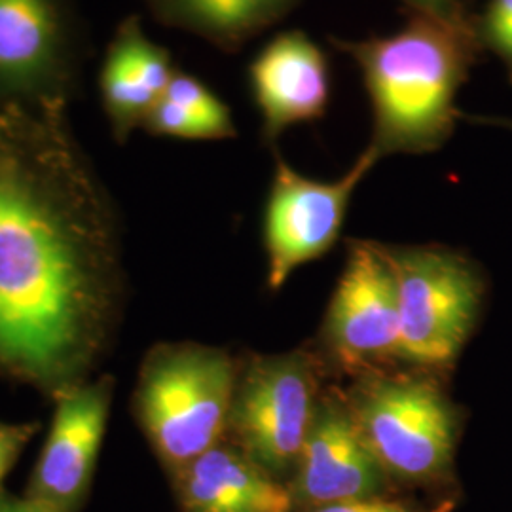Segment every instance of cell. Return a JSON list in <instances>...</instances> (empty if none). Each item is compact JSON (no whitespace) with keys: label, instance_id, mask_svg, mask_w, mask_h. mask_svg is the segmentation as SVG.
Returning a JSON list of instances; mask_svg holds the SVG:
<instances>
[{"label":"cell","instance_id":"cell-10","mask_svg":"<svg viewBox=\"0 0 512 512\" xmlns=\"http://www.w3.org/2000/svg\"><path fill=\"white\" fill-rule=\"evenodd\" d=\"M114 387V376L95 374L52 399L54 414L25 494L57 512H80L107 435Z\"/></svg>","mask_w":512,"mask_h":512},{"label":"cell","instance_id":"cell-4","mask_svg":"<svg viewBox=\"0 0 512 512\" xmlns=\"http://www.w3.org/2000/svg\"><path fill=\"white\" fill-rule=\"evenodd\" d=\"M239 359L198 342L148 349L133 389V416L169 478L226 437Z\"/></svg>","mask_w":512,"mask_h":512},{"label":"cell","instance_id":"cell-3","mask_svg":"<svg viewBox=\"0 0 512 512\" xmlns=\"http://www.w3.org/2000/svg\"><path fill=\"white\" fill-rule=\"evenodd\" d=\"M442 376L393 366L342 387L353 420L393 486L427 490L454 478L463 412Z\"/></svg>","mask_w":512,"mask_h":512},{"label":"cell","instance_id":"cell-16","mask_svg":"<svg viewBox=\"0 0 512 512\" xmlns=\"http://www.w3.org/2000/svg\"><path fill=\"white\" fill-rule=\"evenodd\" d=\"M143 128L156 137L184 139V141H220V139H232L238 135L236 126L220 124L198 110L188 109L165 97H162L160 103L150 110Z\"/></svg>","mask_w":512,"mask_h":512},{"label":"cell","instance_id":"cell-12","mask_svg":"<svg viewBox=\"0 0 512 512\" xmlns=\"http://www.w3.org/2000/svg\"><path fill=\"white\" fill-rule=\"evenodd\" d=\"M249 88L262 118V139L321 120L329 109V57L304 31L272 38L249 65Z\"/></svg>","mask_w":512,"mask_h":512},{"label":"cell","instance_id":"cell-22","mask_svg":"<svg viewBox=\"0 0 512 512\" xmlns=\"http://www.w3.org/2000/svg\"><path fill=\"white\" fill-rule=\"evenodd\" d=\"M484 122H486V124L501 126V128L511 129L512 131V120H509V118H486Z\"/></svg>","mask_w":512,"mask_h":512},{"label":"cell","instance_id":"cell-7","mask_svg":"<svg viewBox=\"0 0 512 512\" xmlns=\"http://www.w3.org/2000/svg\"><path fill=\"white\" fill-rule=\"evenodd\" d=\"M317 353L349 380L399 365V291L384 243L351 241Z\"/></svg>","mask_w":512,"mask_h":512},{"label":"cell","instance_id":"cell-8","mask_svg":"<svg viewBox=\"0 0 512 512\" xmlns=\"http://www.w3.org/2000/svg\"><path fill=\"white\" fill-rule=\"evenodd\" d=\"M380 160V152L368 145L340 179L315 181L275 156L274 179L264 211V247L272 291L281 289L296 268L329 253L340 236L357 186Z\"/></svg>","mask_w":512,"mask_h":512},{"label":"cell","instance_id":"cell-6","mask_svg":"<svg viewBox=\"0 0 512 512\" xmlns=\"http://www.w3.org/2000/svg\"><path fill=\"white\" fill-rule=\"evenodd\" d=\"M329 368L317 349L239 359L224 439L289 484Z\"/></svg>","mask_w":512,"mask_h":512},{"label":"cell","instance_id":"cell-9","mask_svg":"<svg viewBox=\"0 0 512 512\" xmlns=\"http://www.w3.org/2000/svg\"><path fill=\"white\" fill-rule=\"evenodd\" d=\"M80 63L73 0H0V107L71 99Z\"/></svg>","mask_w":512,"mask_h":512},{"label":"cell","instance_id":"cell-23","mask_svg":"<svg viewBox=\"0 0 512 512\" xmlns=\"http://www.w3.org/2000/svg\"><path fill=\"white\" fill-rule=\"evenodd\" d=\"M507 71H509V76H511V80H512V67H511V69H507Z\"/></svg>","mask_w":512,"mask_h":512},{"label":"cell","instance_id":"cell-15","mask_svg":"<svg viewBox=\"0 0 512 512\" xmlns=\"http://www.w3.org/2000/svg\"><path fill=\"white\" fill-rule=\"evenodd\" d=\"M162 25L202 37L224 52L285 18L300 0H143Z\"/></svg>","mask_w":512,"mask_h":512},{"label":"cell","instance_id":"cell-18","mask_svg":"<svg viewBox=\"0 0 512 512\" xmlns=\"http://www.w3.org/2000/svg\"><path fill=\"white\" fill-rule=\"evenodd\" d=\"M38 421L0 420V488L2 480L14 469L27 444L37 437Z\"/></svg>","mask_w":512,"mask_h":512},{"label":"cell","instance_id":"cell-11","mask_svg":"<svg viewBox=\"0 0 512 512\" xmlns=\"http://www.w3.org/2000/svg\"><path fill=\"white\" fill-rule=\"evenodd\" d=\"M289 488L296 512L393 494L395 486L363 439L342 387L323 389Z\"/></svg>","mask_w":512,"mask_h":512},{"label":"cell","instance_id":"cell-14","mask_svg":"<svg viewBox=\"0 0 512 512\" xmlns=\"http://www.w3.org/2000/svg\"><path fill=\"white\" fill-rule=\"evenodd\" d=\"M175 73L171 54L145 35L141 19L131 16L118 27L99 78L103 109L118 143L143 128Z\"/></svg>","mask_w":512,"mask_h":512},{"label":"cell","instance_id":"cell-17","mask_svg":"<svg viewBox=\"0 0 512 512\" xmlns=\"http://www.w3.org/2000/svg\"><path fill=\"white\" fill-rule=\"evenodd\" d=\"M476 29L484 50L497 55L507 69L512 67V0H488L476 16Z\"/></svg>","mask_w":512,"mask_h":512},{"label":"cell","instance_id":"cell-13","mask_svg":"<svg viewBox=\"0 0 512 512\" xmlns=\"http://www.w3.org/2000/svg\"><path fill=\"white\" fill-rule=\"evenodd\" d=\"M171 482L181 512H296L289 484L228 439L188 463Z\"/></svg>","mask_w":512,"mask_h":512},{"label":"cell","instance_id":"cell-21","mask_svg":"<svg viewBox=\"0 0 512 512\" xmlns=\"http://www.w3.org/2000/svg\"><path fill=\"white\" fill-rule=\"evenodd\" d=\"M0 512H57L50 505L27 494L16 495L0 488Z\"/></svg>","mask_w":512,"mask_h":512},{"label":"cell","instance_id":"cell-19","mask_svg":"<svg viewBox=\"0 0 512 512\" xmlns=\"http://www.w3.org/2000/svg\"><path fill=\"white\" fill-rule=\"evenodd\" d=\"M300 512H429L414 505L412 501H406L395 495H382V497H370L359 501H346V503H334L317 509H308Z\"/></svg>","mask_w":512,"mask_h":512},{"label":"cell","instance_id":"cell-2","mask_svg":"<svg viewBox=\"0 0 512 512\" xmlns=\"http://www.w3.org/2000/svg\"><path fill=\"white\" fill-rule=\"evenodd\" d=\"M332 44L359 67L372 105V141L380 156L429 154L452 137L458 95L482 42L476 16L440 19L408 12L403 29L385 37Z\"/></svg>","mask_w":512,"mask_h":512},{"label":"cell","instance_id":"cell-20","mask_svg":"<svg viewBox=\"0 0 512 512\" xmlns=\"http://www.w3.org/2000/svg\"><path fill=\"white\" fill-rule=\"evenodd\" d=\"M408 12L440 19H463L469 14L463 0H403Z\"/></svg>","mask_w":512,"mask_h":512},{"label":"cell","instance_id":"cell-5","mask_svg":"<svg viewBox=\"0 0 512 512\" xmlns=\"http://www.w3.org/2000/svg\"><path fill=\"white\" fill-rule=\"evenodd\" d=\"M399 291V365L446 374L475 330L486 281L442 245H384Z\"/></svg>","mask_w":512,"mask_h":512},{"label":"cell","instance_id":"cell-1","mask_svg":"<svg viewBox=\"0 0 512 512\" xmlns=\"http://www.w3.org/2000/svg\"><path fill=\"white\" fill-rule=\"evenodd\" d=\"M69 105L0 107V378L50 401L95 376L126 300L118 211Z\"/></svg>","mask_w":512,"mask_h":512}]
</instances>
